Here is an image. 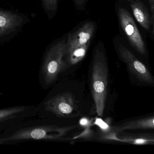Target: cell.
<instances>
[{"instance_id":"2","label":"cell","mask_w":154,"mask_h":154,"mask_svg":"<svg viewBox=\"0 0 154 154\" xmlns=\"http://www.w3.org/2000/svg\"><path fill=\"white\" fill-rule=\"evenodd\" d=\"M108 70L106 57L97 50L93 61L91 76V90L96 112L103 117L107 93Z\"/></svg>"},{"instance_id":"18","label":"cell","mask_w":154,"mask_h":154,"mask_svg":"<svg viewBox=\"0 0 154 154\" xmlns=\"http://www.w3.org/2000/svg\"><path fill=\"white\" fill-rule=\"evenodd\" d=\"M75 1L78 5H82L83 3L84 0H75Z\"/></svg>"},{"instance_id":"15","label":"cell","mask_w":154,"mask_h":154,"mask_svg":"<svg viewBox=\"0 0 154 154\" xmlns=\"http://www.w3.org/2000/svg\"><path fill=\"white\" fill-rule=\"evenodd\" d=\"M90 127H83L85 128V130L81 134H80L79 135L75 137L74 139L80 138H89L93 136V132L90 129Z\"/></svg>"},{"instance_id":"19","label":"cell","mask_w":154,"mask_h":154,"mask_svg":"<svg viewBox=\"0 0 154 154\" xmlns=\"http://www.w3.org/2000/svg\"><path fill=\"white\" fill-rule=\"evenodd\" d=\"M5 144H6V143H5V142L4 141H3V140H2V139H0V145H1Z\"/></svg>"},{"instance_id":"1","label":"cell","mask_w":154,"mask_h":154,"mask_svg":"<svg viewBox=\"0 0 154 154\" xmlns=\"http://www.w3.org/2000/svg\"><path fill=\"white\" fill-rule=\"evenodd\" d=\"M77 126L59 127L34 124L25 120L16 123L0 134V139L6 144L29 140H60Z\"/></svg>"},{"instance_id":"10","label":"cell","mask_w":154,"mask_h":154,"mask_svg":"<svg viewBox=\"0 0 154 154\" xmlns=\"http://www.w3.org/2000/svg\"><path fill=\"white\" fill-rule=\"evenodd\" d=\"M113 129L116 133L126 130H154V114L130 119Z\"/></svg>"},{"instance_id":"4","label":"cell","mask_w":154,"mask_h":154,"mask_svg":"<svg viewBox=\"0 0 154 154\" xmlns=\"http://www.w3.org/2000/svg\"><path fill=\"white\" fill-rule=\"evenodd\" d=\"M118 14L120 25L131 46L140 54L145 55L144 42L132 15L127 10L122 8L119 10Z\"/></svg>"},{"instance_id":"20","label":"cell","mask_w":154,"mask_h":154,"mask_svg":"<svg viewBox=\"0 0 154 154\" xmlns=\"http://www.w3.org/2000/svg\"><path fill=\"white\" fill-rule=\"evenodd\" d=\"M3 95V93L2 92H1V91H0V97L2 96Z\"/></svg>"},{"instance_id":"14","label":"cell","mask_w":154,"mask_h":154,"mask_svg":"<svg viewBox=\"0 0 154 154\" xmlns=\"http://www.w3.org/2000/svg\"><path fill=\"white\" fill-rule=\"evenodd\" d=\"M59 0H42L44 6L48 11H55Z\"/></svg>"},{"instance_id":"5","label":"cell","mask_w":154,"mask_h":154,"mask_svg":"<svg viewBox=\"0 0 154 154\" xmlns=\"http://www.w3.org/2000/svg\"><path fill=\"white\" fill-rule=\"evenodd\" d=\"M119 55L131 73L144 84L154 86V78L147 67L128 49L122 45L119 47Z\"/></svg>"},{"instance_id":"7","label":"cell","mask_w":154,"mask_h":154,"mask_svg":"<svg viewBox=\"0 0 154 154\" xmlns=\"http://www.w3.org/2000/svg\"><path fill=\"white\" fill-rule=\"evenodd\" d=\"M32 106L17 105L0 109V134L12 125L25 120L32 115Z\"/></svg>"},{"instance_id":"9","label":"cell","mask_w":154,"mask_h":154,"mask_svg":"<svg viewBox=\"0 0 154 154\" xmlns=\"http://www.w3.org/2000/svg\"><path fill=\"white\" fill-rule=\"evenodd\" d=\"M95 30L94 23L90 22L84 24L75 32L69 33L67 42V51L75 47L88 44Z\"/></svg>"},{"instance_id":"13","label":"cell","mask_w":154,"mask_h":154,"mask_svg":"<svg viewBox=\"0 0 154 154\" xmlns=\"http://www.w3.org/2000/svg\"><path fill=\"white\" fill-rule=\"evenodd\" d=\"M110 122L109 120L108 119L104 121L101 118H97L93 123V124L96 125L99 127L101 133H103V134H107L113 132L111 131L112 129L109 124Z\"/></svg>"},{"instance_id":"3","label":"cell","mask_w":154,"mask_h":154,"mask_svg":"<svg viewBox=\"0 0 154 154\" xmlns=\"http://www.w3.org/2000/svg\"><path fill=\"white\" fill-rule=\"evenodd\" d=\"M67 54V42L60 41L50 49L45 57L42 65V73L46 85H50L57 79L59 74L66 67L64 61Z\"/></svg>"},{"instance_id":"16","label":"cell","mask_w":154,"mask_h":154,"mask_svg":"<svg viewBox=\"0 0 154 154\" xmlns=\"http://www.w3.org/2000/svg\"><path fill=\"white\" fill-rule=\"evenodd\" d=\"M151 11V24L152 25V33L154 35V0H148Z\"/></svg>"},{"instance_id":"11","label":"cell","mask_w":154,"mask_h":154,"mask_svg":"<svg viewBox=\"0 0 154 154\" xmlns=\"http://www.w3.org/2000/svg\"><path fill=\"white\" fill-rule=\"evenodd\" d=\"M130 5L134 16L137 21L143 28L146 30H149L151 20L146 6L139 1H132Z\"/></svg>"},{"instance_id":"12","label":"cell","mask_w":154,"mask_h":154,"mask_svg":"<svg viewBox=\"0 0 154 154\" xmlns=\"http://www.w3.org/2000/svg\"><path fill=\"white\" fill-rule=\"evenodd\" d=\"M88 44L75 47L67 51L68 61L71 65H74L81 61L86 55Z\"/></svg>"},{"instance_id":"17","label":"cell","mask_w":154,"mask_h":154,"mask_svg":"<svg viewBox=\"0 0 154 154\" xmlns=\"http://www.w3.org/2000/svg\"><path fill=\"white\" fill-rule=\"evenodd\" d=\"M92 121L87 118H82L80 120V125L83 127H91L92 126Z\"/></svg>"},{"instance_id":"6","label":"cell","mask_w":154,"mask_h":154,"mask_svg":"<svg viewBox=\"0 0 154 154\" xmlns=\"http://www.w3.org/2000/svg\"><path fill=\"white\" fill-rule=\"evenodd\" d=\"M75 99L69 92L58 94L44 103V108L58 116L70 115L76 108Z\"/></svg>"},{"instance_id":"8","label":"cell","mask_w":154,"mask_h":154,"mask_svg":"<svg viewBox=\"0 0 154 154\" xmlns=\"http://www.w3.org/2000/svg\"><path fill=\"white\" fill-rule=\"evenodd\" d=\"M23 19L11 12L0 11V40L14 35L22 26Z\"/></svg>"}]
</instances>
